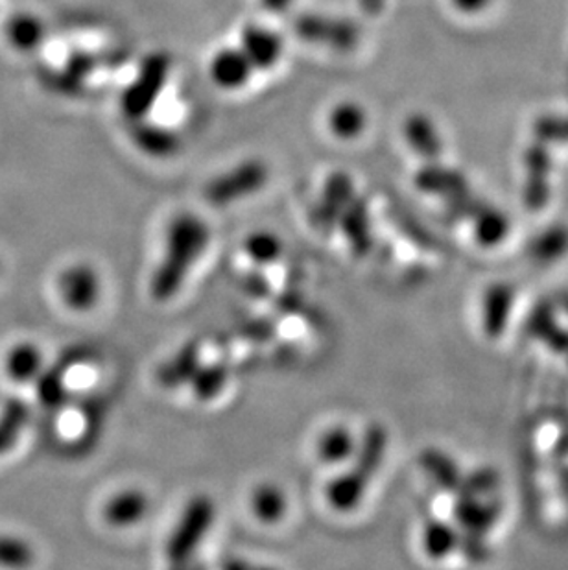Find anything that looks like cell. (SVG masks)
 I'll use <instances>...</instances> for the list:
<instances>
[{
	"instance_id": "1",
	"label": "cell",
	"mask_w": 568,
	"mask_h": 570,
	"mask_svg": "<svg viewBox=\"0 0 568 570\" xmlns=\"http://www.w3.org/2000/svg\"><path fill=\"white\" fill-rule=\"evenodd\" d=\"M209 227L197 214L181 213L170 222L163 261L152 277L155 302H169L185 285L189 272L209 244Z\"/></svg>"
},
{
	"instance_id": "2",
	"label": "cell",
	"mask_w": 568,
	"mask_h": 570,
	"mask_svg": "<svg viewBox=\"0 0 568 570\" xmlns=\"http://www.w3.org/2000/svg\"><path fill=\"white\" fill-rule=\"evenodd\" d=\"M388 450V432L383 425L367 428L361 444L356 445L355 461L349 471L334 478L328 484L327 500L339 513H349L361 506L378 469L383 466L384 456Z\"/></svg>"
},
{
	"instance_id": "3",
	"label": "cell",
	"mask_w": 568,
	"mask_h": 570,
	"mask_svg": "<svg viewBox=\"0 0 568 570\" xmlns=\"http://www.w3.org/2000/svg\"><path fill=\"white\" fill-rule=\"evenodd\" d=\"M172 61L166 52H150L141 61L132 83L122 91L121 110L128 122L148 119L166 88Z\"/></svg>"
},
{
	"instance_id": "4",
	"label": "cell",
	"mask_w": 568,
	"mask_h": 570,
	"mask_svg": "<svg viewBox=\"0 0 568 570\" xmlns=\"http://www.w3.org/2000/svg\"><path fill=\"white\" fill-rule=\"evenodd\" d=\"M214 516L216 506L207 495H196L189 500L166 544V558L172 566H185L191 560L213 527Z\"/></svg>"
},
{
	"instance_id": "5",
	"label": "cell",
	"mask_w": 568,
	"mask_h": 570,
	"mask_svg": "<svg viewBox=\"0 0 568 570\" xmlns=\"http://www.w3.org/2000/svg\"><path fill=\"white\" fill-rule=\"evenodd\" d=\"M270 169L263 160H246L207 183L205 200L214 207H227L266 187Z\"/></svg>"
},
{
	"instance_id": "6",
	"label": "cell",
	"mask_w": 568,
	"mask_h": 570,
	"mask_svg": "<svg viewBox=\"0 0 568 570\" xmlns=\"http://www.w3.org/2000/svg\"><path fill=\"white\" fill-rule=\"evenodd\" d=\"M294 32L301 41L336 52H351L358 44L361 30L345 17L325 13H301L294 21Z\"/></svg>"
},
{
	"instance_id": "7",
	"label": "cell",
	"mask_w": 568,
	"mask_h": 570,
	"mask_svg": "<svg viewBox=\"0 0 568 570\" xmlns=\"http://www.w3.org/2000/svg\"><path fill=\"white\" fill-rule=\"evenodd\" d=\"M58 294L67 308L89 313L100 299V277L91 264H72L58 275Z\"/></svg>"
},
{
	"instance_id": "8",
	"label": "cell",
	"mask_w": 568,
	"mask_h": 570,
	"mask_svg": "<svg viewBox=\"0 0 568 570\" xmlns=\"http://www.w3.org/2000/svg\"><path fill=\"white\" fill-rule=\"evenodd\" d=\"M515 311V288L508 283L487 286L480 302V327L487 340H500Z\"/></svg>"
},
{
	"instance_id": "9",
	"label": "cell",
	"mask_w": 568,
	"mask_h": 570,
	"mask_svg": "<svg viewBox=\"0 0 568 570\" xmlns=\"http://www.w3.org/2000/svg\"><path fill=\"white\" fill-rule=\"evenodd\" d=\"M355 194V182L347 172L338 171L331 174L325 180L322 196L314 208V224L327 233L336 230L339 216Z\"/></svg>"
},
{
	"instance_id": "10",
	"label": "cell",
	"mask_w": 568,
	"mask_h": 570,
	"mask_svg": "<svg viewBox=\"0 0 568 570\" xmlns=\"http://www.w3.org/2000/svg\"><path fill=\"white\" fill-rule=\"evenodd\" d=\"M241 50L255 71H270L283 58L284 41L272 28L247 24L242 28Z\"/></svg>"
},
{
	"instance_id": "11",
	"label": "cell",
	"mask_w": 568,
	"mask_h": 570,
	"mask_svg": "<svg viewBox=\"0 0 568 570\" xmlns=\"http://www.w3.org/2000/svg\"><path fill=\"white\" fill-rule=\"evenodd\" d=\"M355 257H366L373 250L372 213L366 197L355 194L339 216L338 225Z\"/></svg>"
},
{
	"instance_id": "12",
	"label": "cell",
	"mask_w": 568,
	"mask_h": 570,
	"mask_svg": "<svg viewBox=\"0 0 568 570\" xmlns=\"http://www.w3.org/2000/svg\"><path fill=\"white\" fill-rule=\"evenodd\" d=\"M130 139L139 152L152 160H170L181 149L180 135L172 128L148 119L130 122Z\"/></svg>"
},
{
	"instance_id": "13",
	"label": "cell",
	"mask_w": 568,
	"mask_h": 570,
	"mask_svg": "<svg viewBox=\"0 0 568 570\" xmlns=\"http://www.w3.org/2000/svg\"><path fill=\"white\" fill-rule=\"evenodd\" d=\"M252 63L247 60L246 54L242 52L241 47L233 49H222L213 55V60L209 63V77L213 80L214 85L224 91H239L246 88L252 80Z\"/></svg>"
},
{
	"instance_id": "14",
	"label": "cell",
	"mask_w": 568,
	"mask_h": 570,
	"mask_svg": "<svg viewBox=\"0 0 568 570\" xmlns=\"http://www.w3.org/2000/svg\"><path fill=\"white\" fill-rule=\"evenodd\" d=\"M200 366H202V340L192 338L183 344L166 363L159 366L155 379L163 388H180L191 383Z\"/></svg>"
},
{
	"instance_id": "15",
	"label": "cell",
	"mask_w": 568,
	"mask_h": 570,
	"mask_svg": "<svg viewBox=\"0 0 568 570\" xmlns=\"http://www.w3.org/2000/svg\"><path fill=\"white\" fill-rule=\"evenodd\" d=\"M89 357L88 347H74L71 352H67L52 368L47 369L39 375L38 397L44 406H60L67 397L65 375L69 369L74 368L78 364L83 363Z\"/></svg>"
},
{
	"instance_id": "16",
	"label": "cell",
	"mask_w": 568,
	"mask_h": 570,
	"mask_svg": "<svg viewBox=\"0 0 568 570\" xmlns=\"http://www.w3.org/2000/svg\"><path fill=\"white\" fill-rule=\"evenodd\" d=\"M422 547L428 560L445 561L456 552L464 554V539L453 522L434 517L425 522L422 532Z\"/></svg>"
},
{
	"instance_id": "17",
	"label": "cell",
	"mask_w": 568,
	"mask_h": 570,
	"mask_svg": "<svg viewBox=\"0 0 568 570\" xmlns=\"http://www.w3.org/2000/svg\"><path fill=\"white\" fill-rule=\"evenodd\" d=\"M43 352L33 342H17L6 352L4 374L11 383L30 384L43 374Z\"/></svg>"
},
{
	"instance_id": "18",
	"label": "cell",
	"mask_w": 568,
	"mask_h": 570,
	"mask_svg": "<svg viewBox=\"0 0 568 570\" xmlns=\"http://www.w3.org/2000/svg\"><path fill=\"white\" fill-rule=\"evenodd\" d=\"M150 500L141 489H124L108 500L104 519L110 527L128 528L138 525L146 517Z\"/></svg>"
},
{
	"instance_id": "19",
	"label": "cell",
	"mask_w": 568,
	"mask_h": 570,
	"mask_svg": "<svg viewBox=\"0 0 568 570\" xmlns=\"http://www.w3.org/2000/svg\"><path fill=\"white\" fill-rule=\"evenodd\" d=\"M367 111L355 100H344L328 111V130L339 141H355L367 130Z\"/></svg>"
},
{
	"instance_id": "20",
	"label": "cell",
	"mask_w": 568,
	"mask_h": 570,
	"mask_svg": "<svg viewBox=\"0 0 568 570\" xmlns=\"http://www.w3.org/2000/svg\"><path fill=\"white\" fill-rule=\"evenodd\" d=\"M416 187L432 196H445L456 202L467 194L464 177L454 172L443 171L439 166H425L416 174Z\"/></svg>"
},
{
	"instance_id": "21",
	"label": "cell",
	"mask_w": 568,
	"mask_h": 570,
	"mask_svg": "<svg viewBox=\"0 0 568 570\" xmlns=\"http://www.w3.org/2000/svg\"><path fill=\"white\" fill-rule=\"evenodd\" d=\"M405 138L408 146L425 160H436L442 152L436 128L425 115H412L405 122Z\"/></svg>"
},
{
	"instance_id": "22",
	"label": "cell",
	"mask_w": 568,
	"mask_h": 570,
	"mask_svg": "<svg viewBox=\"0 0 568 570\" xmlns=\"http://www.w3.org/2000/svg\"><path fill=\"white\" fill-rule=\"evenodd\" d=\"M422 466L439 491H450V493L458 491L464 475L458 471V467L447 455H442L439 450H425L422 456Z\"/></svg>"
},
{
	"instance_id": "23",
	"label": "cell",
	"mask_w": 568,
	"mask_h": 570,
	"mask_svg": "<svg viewBox=\"0 0 568 570\" xmlns=\"http://www.w3.org/2000/svg\"><path fill=\"white\" fill-rule=\"evenodd\" d=\"M356 439L353 438L349 428L333 427L323 434L320 444H317V456L325 464H342L349 460L355 455Z\"/></svg>"
},
{
	"instance_id": "24",
	"label": "cell",
	"mask_w": 568,
	"mask_h": 570,
	"mask_svg": "<svg viewBox=\"0 0 568 570\" xmlns=\"http://www.w3.org/2000/svg\"><path fill=\"white\" fill-rule=\"evenodd\" d=\"M531 258L539 264L558 263L568 253V230L564 225L550 227L537 235L530 244Z\"/></svg>"
},
{
	"instance_id": "25",
	"label": "cell",
	"mask_w": 568,
	"mask_h": 570,
	"mask_svg": "<svg viewBox=\"0 0 568 570\" xmlns=\"http://www.w3.org/2000/svg\"><path fill=\"white\" fill-rule=\"evenodd\" d=\"M227 380H230V366L225 363H214L207 364V366L202 364L189 384L192 386L194 397L207 403V400L219 397Z\"/></svg>"
},
{
	"instance_id": "26",
	"label": "cell",
	"mask_w": 568,
	"mask_h": 570,
	"mask_svg": "<svg viewBox=\"0 0 568 570\" xmlns=\"http://www.w3.org/2000/svg\"><path fill=\"white\" fill-rule=\"evenodd\" d=\"M252 510L258 521H281L286 513V495L275 484H263L253 491Z\"/></svg>"
},
{
	"instance_id": "27",
	"label": "cell",
	"mask_w": 568,
	"mask_h": 570,
	"mask_svg": "<svg viewBox=\"0 0 568 570\" xmlns=\"http://www.w3.org/2000/svg\"><path fill=\"white\" fill-rule=\"evenodd\" d=\"M28 406L21 399H11L6 403L0 414V455L11 449L21 436L22 428L27 427Z\"/></svg>"
},
{
	"instance_id": "28",
	"label": "cell",
	"mask_w": 568,
	"mask_h": 570,
	"mask_svg": "<svg viewBox=\"0 0 568 570\" xmlns=\"http://www.w3.org/2000/svg\"><path fill=\"white\" fill-rule=\"evenodd\" d=\"M36 560L32 544L16 533L0 532V569H27Z\"/></svg>"
},
{
	"instance_id": "29",
	"label": "cell",
	"mask_w": 568,
	"mask_h": 570,
	"mask_svg": "<svg viewBox=\"0 0 568 570\" xmlns=\"http://www.w3.org/2000/svg\"><path fill=\"white\" fill-rule=\"evenodd\" d=\"M10 41L19 50L38 49L43 43L44 27L36 16H19L10 22Z\"/></svg>"
},
{
	"instance_id": "30",
	"label": "cell",
	"mask_w": 568,
	"mask_h": 570,
	"mask_svg": "<svg viewBox=\"0 0 568 570\" xmlns=\"http://www.w3.org/2000/svg\"><path fill=\"white\" fill-rule=\"evenodd\" d=\"M244 252L255 264H272L281 257L283 244H281L280 236L274 233L258 231V233L247 236L244 242Z\"/></svg>"
},
{
	"instance_id": "31",
	"label": "cell",
	"mask_w": 568,
	"mask_h": 570,
	"mask_svg": "<svg viewBox=\"0 0 568 570\" xmlns=\"http://www.w3.org/2000/svg\"><path fill=\"white\" fill-rule=\"evenodd\" d=\"M239 336L246 340L255 342V344H266L272 342L277 335V324L268 318H253L242 322L239 327Z\"/></svg>"
},
{
	"instance_id": "32",
	"label": "cell",
	"mask_w": 568,
	"mask_h": 570,
	"mask_svg": "<svg viewBox=\"0 0 568 570\" xmlns=\"http://www.w3.org/2000/svg\"><path fill=\"white\" fill-rule=\"evenodd\" d=\"M272 303L277 313L283 316H306L311 313V308L306 305L305 297L301 296L297 291H284L280 294H272Z\"/></svg>"
},
{
	"instance_id": "33",
	"label": "cell",
	"mask_w": 568,
	"mask_h": 570,
	"mask_svg": "<svg viewBox=\"0 0 568 570\" xmlns=\"http://www.w3.org/2000/svg\"><path fill=\"white\" fill-rule=\"evenodd\" d=\"M97 69V60L93 54H85V52H78L71 55V60L67 61L65 71L71 77L77 78L80 82H85L89 74H93Z\"/></svg>"
},
{
	"instance_id": "34",
	"label": "cell",
	"mask_w": 568,
	"mask_h": 570,
	"mask_svg": "<svg viewBox=\"0 0 568 570\" xmlns=\"http://www.w3.org/2000/svg\"><path fill=\"white\" fill-rule=\"evenodd\" d=\"M241 288L244 294L253 299H270L272 297V286L268 279L258 274H246L241 279Z\"/></svg>"
},
{
	"instance_id": "35",
	"label": "cell",
	"mask_w": 568,
	"mask_h": 570,
	"mask_svg": "<svg viewBox=\"0 0 568 570\" xmlns=\"http://www.w3.org/2000/svg\"><path fill=\"white\" fill-rule=\"evenodd\" d=\"M450 2L456 11L465 13V16H478L491 4V0H450Z\"/></svg>"
},
{
	"instance_id": "36",
	"label": "cell",
	"mask_w": 568,
	"mask_h": 570,
	"mask_svg": "<svg viewBox=\"0 0 568 570\" xmlns=\"http://www.w3.org/2000/svg\"><path fill=\"white\" fill-rule=\"evenodd\" d=\"M294 2L295 0H261L264 10L268 11V13H275V16L286 13Z\"/></svg>"
},
{
	"instance_id": "37",
	"label": "cell",
	"mask_w": 568,
	"mask_h": 570,
	"mask_svg": "<svg viewBox=\"0 0 568 570\" xmlns=\"http://www.w3.org/2000/svg\"><path fill=\"white\" fill-rule=\"evenodd\" d=\"M384 0H361L362 8L367 11V13H377L383 8Z\"/></svg>"
},
{
	"instance_id": "38",
	"label": "cell",
	"mask_w": 568,
	"mask_h": 570,
	"mask_svg": "<svg viewBox=\"0 0 568 570\" xmlns=\"http://www.w3.org/2000/svg\"><path fill=\"white\" fill-rule=\"evenodd\" d=\"M564 469H565V472H568V447H567V450H565V455H564Z\"/></svg>"
},
{
	"instance_id": "39",
	"label": "cell",
	"mask_w": 568,
	"mask_h": 570,
	"mask_svg": "<svg viewBox=\"0 0 568 570\" xmlns=\"http://www.w3.org/2000/svg\"><path fill=\"white\" fill-rule=\"evenodd\" d=\"M0 274H2V258H0Z\"/></svg>"
}]
</instances>
